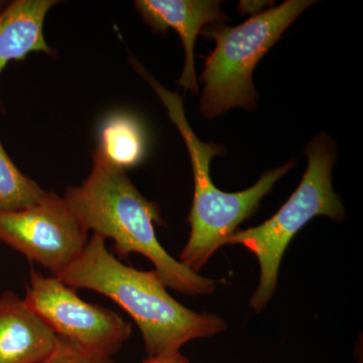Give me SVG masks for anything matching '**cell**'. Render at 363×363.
<instances>
[{"instance_id": "6da1fadb", "label": "cell", "mask_w": 363, "mask_h": 363, "mask_svg": "<svg viewBox=\"0 0 363 363\" xmlns=\"http://www.w3.org/2000/svg\"><path fill=\"white\" fill-rule=\"evenodd\" d=\"M92 160L89 176L81 185L67 189L63 196L83 228L111 238L119 259L130 253L147 257L167 288L189 296L213 293V281L191 271L162 247L155 228L162 224L156 203L143 197L125 171L99 150H94Z\"/></svg>"}, {"instance_id": "7a4b0ae2", "label": "cell", "mask_w": 363, "mask_h": 363, "mask_svg": "<svg viewBox=\"0 0 363 363\" xmlns=\"http://www.w3.org/2000/svg\"><path fill=\"white\" fill-rule=\"evenodd\" d=\"M105 241L92 234L80 257L57 278L75 290L94 291L121 306L142 332L147 357L179 352L189 341L225 330L222 318L188 309L169 295L156 272L125 266L107 250Z\"/></svg>"}, {"instance_id": "3957f363", "label": "cell", "mask_w": 363, "mask_h": 363, "mask_svg": "<svg viewBox=\"0 0 363 363\" xmlns=\"http://www.w3.org/2000/svg\"><path fill=\"white\" fill-rule=\"evenodd\" d=\"M131 64L166 106L169 118L180 131L190 155L194 176V200L188 216L190 238L179 262L198 274L214 252L225 245L226 240L238 231V225L257 212L262 198L293 168L294 162L291 161L266 172L255 185L241 192L219 190L210 177V162L214 157L223 154V147L217 143L200 140L186 118L183 99L157 82L135 60Z\"/></svg>"}, {"instance_id": "277c9868", "label": "cell", "mask_w": 363, "mask_h": 363, "mask_svg": "<svg viewBox=\"0 0 363 363\" xmlns=\"http://www.w3.org/2000/svg\"><path fill=\"white\" fill-rule=\"evenodd\" d=\"M306 154L308 168L302 182L281 209L260 225L236 231L226 240L225 245H242L259 259V285L250 301L257 313L267 307L276 291L281 259L296 234L316 216L344 219L342 201L332 188L335 143L320 133L309 143Z\"/></svg>"}, {"instance_id": "5b68a950", "label": "cell", "mask_w": 363, "mask_h": 363, "mask_svg": "<svg viewBox=\"0 0 363 363\" xmlns=\"http://www.w3.org/2000/svg\"><path fill=\"white\" fill-rule=\"evenodd\" d=\"M313 4L310 0H288L240 26L218 23L204 28L202 35L216 43L201 75L204 88L200 109L204 117L215 118L233 107H255L257 91L252 83L255 67Z\"/></svg>"}, {"instance_id": "8992f818", "label": "cell", "mask_w": 363, "mask_h": 363, "mask_svg": "<svg viewBox=\"0 0 363 363\" xmlns=\"http://www.w3.org/2000/svg\"><path fill=\"white\" fill-rule=\"evenodd\" d=\"M23 300L57 335L107 357L116 354L133 332L121 315L85 302L57 277L30 272Z\"/></svg>"}, {"instance_id": "52a82bcc", "label": "cell", "mask_w": 363, "mask_h": 363, "mask_svg": "<svg viewBox=\"0 0 363 363\" xmlns=\"http://www.w3.org/2000/svg\"><path fill=\"white\" fill-rule=\"evenodd\" d=\"M88 240L87 231L55 192L32 207L0 213V241L54 277L80 257Z\"/></svg>"}, {"instance_id": "ba28073f", "label": "cell", "mask_w": 363, "mask_h": 363, "mask_svg": "<svg viewBox=\"0 0 363 363\" xmlns=\"http://www.w3.org/2000/svg\"><path fill=\"white\" fill-rule=\"evenodd\" d=\"M135 9L156 33L173 28L185 51V65L178 83L193 94L199 92L195 73L194 47L198 35L208 26L225 23L227 18L215 0H136Z\"/></svg>"}, {"instance_id": "9c48e42d", "label": "cell", "mask_w": 363, "mask_h": 363, "mask_svg": "<svg viewBox=\"0 0 363 363\" xmlns=\"http://www.w3.org/2000/svg\"><path fill=\"white\" fill-rule=\"evenodd\" d=\"M58 336L11 291L0 295V363H42Z\"/></svg>"}, {"instance_id": "30bf717a", "label": "cell", "mask_w": 363, "mask_h": 363, "mask_svg": "<svg viewBox=\"0 0 363 363\" xmlns=\"http://www.w3.org/2000/svg\"><path fill=\"white\" fill-rule=\"evenodd\" d=\"M56 0H14L0 11V76L7 64L30 52L52 55L45 40V20Z\"/></svg>"}, {"instance_id": "8fae6325", "label": "cell", "mask_w": 363, "mask_h": 363, "mask_svg": "<svg viewBox=\"0 0 363 363\" xmlns=\"http://www.w3.org/2000/svg\"><path fill=\"white\" fill-rule=\"evenodd\" d=\"M97 149L124 171L138 166L147 152V135L142 123L124 112L111 114L100 125Z\"/></svg>"}, {"instance_id": "7c38bea8", "label": "cell", "mask_w": 363, "mask_h": 363, "mask_svg": "<svg viewBox=\"0 0 363 363\" xmlns=\"http://www.w3.org/2000/svg\"><path fill=\"white\" fill-rule=\"evenodd\" d=\"M45 194L37 182L16 167L0 142V213L32 207Z\"/></svg>"}, {"instance_id": "4fadbf2b", "label": "cell", "mask_w": 363, "mask_h": 363, "mask_svg": "<svg viewBox=\"0 0 363 363\" xmlns=\"http://www.w3.org/2000/svg\"><path fill=\"white\" fill-rule=\"evenodd\" d=\"M58 336V335H57ZM42 363H116L111 357L88 350L70 339L58 336L50 357Z\"/></svg>"}, {"instance_id": "5bb4252c", "label": "cell", "mask_w": 363, "mask_h": 363, "mask_svg": "<svg viewBox=\"0 0 363 363\" xmlns=\"http://www.w3.org/2000/svg\"><path fill=\"white\" fill-rule=\"evenodd\" d=\"M142 363H191L187 357L179 352L172 354L164 355V357H147Z\"/></svg>"}, {"instance_id": "9a60e30c", "label": "cell", "mask_w": 363, "mask_h": 363, "mask_svg": "<svg viewBox=\"0 0 363 363\" xmlns=\"http://www.w3.org/2000/svg\"><path fill=\"white\" fill-rule=\"evenodd\" d=\"M269 2L264 1H240V11L241 13H250L253 16L262 13V9L269 6Z\"/></svg>"}, {"instance_id": "2e32d148", "label": "cell", "mask_w": 363, "mask_h": 363, "mask_svg": "<svg viewBox=\"0 0 363 363\" xmlns=\"http://www.w3.org/2000/svg\"><path fill=\"white\" fill-rule=\"evenodd\" d=\"M7 2L6 1H0V11L6 6Z\"/></svg>"}]
</instances>
